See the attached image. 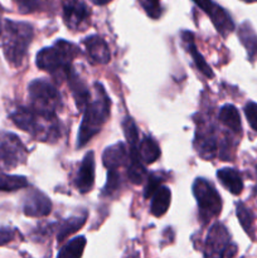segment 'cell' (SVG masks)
<instances>
[{"instance_id": "cell-1", "label": "cell", "mask_w": 257, "mask_h": 258, "mask_svg": "<svg viewBox=\"0 0 257 258\" xmlns=\"http://www.w3.org/2000/svg\"><path fill=\"white\" fill-rule=\"evenodd\" d=\"M10 118L18 127L44 143H54L60 136L59 123L54 113H43L32 107H19Z\"/></svg>"}, {"instance_id": "cell-2", "label": "cell", "mask_w": 257, "mask_h": 258, "mask_svg": "<svg viewBox=\"0 0 257 258\" xmlns=\"http://www.w3.org/2000/svg\"><path fill=\"white\" fill-rule=\"evenodd\" d=\"M110 106L111 101L105 88L100 83H95V96L91 97L85 106V115L78 133V148H82L100 133L110 116Z\"/></svg>"}, {"instance_id": "cell-3", "label": "cell", "mask_w": 257, "mask_h": 258, "mask_svg": "<svg viewBox=\"0 0 257 258\" xmlns=\"http://www.w3.org/2000/svg\"><path fill=\"white\" fill-rule=\"evenodd\" d=\"M80 54V49L75 44L66 40H58L53 47L43 48L37 54L38 68L50 73L54 78L67 77L72 70V60Z\"/></svg>"}, {"instance_id": "cell-4", "label": "cell", "mask_w": 257, "mask_h": 258, "mask_svg": "<svg viewBox=\"0 0 257 258\" xmlns=\"http://www.w3.org/2000/svg\"><path fill=\"white\" fill-rule=\"evenodd\" d=\"M33 39V27L28 23L5 20L3 48L8 62L20 67Z\"/></svg>"}, {"instance_id": "cell-5", "label": "cell", "mask_w": 257, "mask_h": 258, "mask_svg": "<svg viewBox=\"0 0 257 258\" xmlns=\"http://www.w3.org/2000/svg\"><path fill=\"white\" fill-rule=\"evenodd\" d=\"M30 107L43 113H54L62 106L59 92L45 80H34L28 86Z\"/></svg>"}, {"instance_id": "cell-6", "label": "cell", "mask_w": 257, "mask_h": 258, "mask_svg": "<svg viewBox=\"0 0 257 258\" xmlns=\"http://www.w3.org/2000/svg\"><path fill=\"white\" fill-rule=\"evenodd\" d=\"M193 194L198 203L199 217L203 223L221 214L222 198L213 184L203 178L196 179L193 184Z\"/></svg>"}, {"instance_id": "cell-7", "label": "cell", "mask_w": 257, "mask_h": 258, "mask_svg": "<svg viewBox=\"0 0 257 258\" xmlns=\"http://www.w3.org/2000/svg\"><path fill=\"white\" fill-rule=\"evenodd\" d=\"M204 256L233 257L237 253V246L231 242V236L222 223H214L209 228L206 238Z\"/></svg>"}, {"instance_id": "cell-8", "label": "cell", "mask_w": 257, "mask_h": 258, "mask_svg": "<svg viewBox=\"0 0 257 258\" xmlns=\"http://www.w3.org/2000/svg\"><path fill=\"white\" fill-rule=\"evenodd\" d=\"M27 149L17 135L10 133L0 134V169L10 170L24 163Z\"/></svg>"}, {"instance_id": "cell-9", "label": "cell", "mask_w": 257, "mask_h": 258, "mask_svg": "<svg viewBox=\"0 0 257 258\" xmlns=\"http://www.w3.org/2000/svg\"><path fill=\"white\" fill-rule=\"evenodd\" d=\"M194 148H196L197 153L207 160H211L217 155L218 141H217L216 128L213 125L203 120L197 123Z\"/></svg>"}, {"instance_id": "cell-10", "label": "cell", "mask_w": 257, "mask_h": 258, "mask_svg": "<svg viewBox=\"0 0 257 258\" xmlns=\"http://www.w3.org/2000/svg\"><path fill=\"white\" fill-rule=\"evenodd\" d=\"M207 15H209L212 23L216 27L217 32L222 34V37H227L234 29V23L231 15L222 7L213 2V0H193Z\"/></svg>"}, {"instance_id": "cell-11", "label": "cell", "mask_w": 257, "mask_h": 258, "mask_svg": "<svg viewBox=\"0 0 257 258\" xmlns=\"http://www.w3.org/2000/svg\"><path fill=\"white\" fill-rule=\"evenodd\" d=\"M63 20L70 29L77 30L90 17V9L82 0H62Z\"/></svg>"}, {"instance_id": "cell-12", "label": "cell", "mask_w": 257, "mask_h": 258, "mask_svg": "<svg viewBox=\"0 0 257 258\" xmlns=\"http://www.w3.org/2000/svg\"><path fill=\"white\" fill-rule=\"evenodd\" d=\"M50 211H52V202L42 191L34 189L25 196L23 203V212L25 216L40 218V217H47Z\"/></svg>"}, {"instance_id": "cell-13", "label": "cell", "mask_w": 257, "mask_h": 258, "mask_svg": "<svg viewBox=\"0 0 257 258\" xmlns=\"http://www.w3.org/2000/svg\"><path fill=\"white\" fill-rule=\"evenodd\" d=\"M95 183V154L92 151L87 153L78 169L76 186L81 193H88Z\"/></svg>"}, {"instance_id": "cell-14", "label": "cell", "mask_w": 257, "mask_h": 258, "mask_svg": "<svg viewBox=\"0 0 257 258\" xmlns=\"http://www.w3.org/2000/svg\"><path fill=\"white\" fill-rule=\"evenodd\" d=\"M86 50L93 63L97 64H106L110 62V49L108 45L100 35H90L83 40Z\"/></svg>"}, {"instance_id": "cell-15", "label": "cell", "mask_w": 257, "mask_h": 258, "mask_svg": "<svg viewBox=\"0 0 257 258\" xmlns=\"http://www.w3.org/2000/svg\"><path fill=\"white\" fill-rule=\"evenodd\" d=\"M128 160L127 150L123 143L115 144L106 149L102 154V163L107 170H118L122 165H125Z\"/></svg>"}, {"instance_id": "cell-16", "label": "cell", "mask_w": 257, "mask_h": 258, "mask_svg": "<svg viewBox=\"0 0 257 258\" xmlns=\"http://www.w3.org/2000/svg\"><path fill=\"white\" fill-rule=\"evenodd\" d=\"M127 178L133 184H141L146 179V170L138 153V146H133L128 151Z\"/></svg>"}, {"instance_id": "cell-17", "label": "cell", "mask_w": 257, "mask_h": 258, "mask_svg": "<svg viewBox=\"0 0 257 258\" xmlns=\"http://www.w3.org/2000/svg\"><path fill=\"white\" fill-rule=\"evenodd\" d=\"M181 39H183V43H184V47H185V49L188 50L189 53H190V55H191V58H193L194 63H196L197 68H198V70L201 71V72L203 73L204 76H206V77L213 78L214 77L213 71H212L211 67L207 64V62L204 60V58L202 57L201 53L197 50L196 43H194L193 33L183 32V33H181Z\"/></svg>"}, {"instance_id": "cell-18", "label": "cell", "mask_w": 257, "mask_h": 258, "mask_svg": "<svg viewBox=\"0 0 257 258\" xmlns=\"http://www.w3.org/2000/svg\"><path fill=\"white\" fill-rule=\"evenodd\" d=\"M217 178L221 181L222 185L227 190L231 191L232 194H234V196H238L243 190V180H242V176L239 174V171H237L236 169H221V170L217 171Z\"/></svg>"}, {"instance_id": "cell-19", "label": "cell", "mask_w": 257, "mask_h": 258, "mask_svg": "<svg viewBox=\"0 0 257 258\" xmlns=\"http://www.w3.org/2000/svg\"><path fill=\"white\" fill-rule=\"evenodd\" d=\"M68 82H70V87L71 91L73 93V97H75V102L77 105V107L80 110L85 108V106L87 105L88 100H90V91L87 90L86 85L83 83V81L76 75V72L73 70H71V72L68 73L67 76Z\"/></svg>"}, {"instance_id": "cell-20", "label": "cell", "mask_w": 257, "mask_h": 258, "mask_svg": "<svg viewBox=\"0 0 257 258\" xmlns=\"http://www.w3.org/2000/svg\"><path fill=\"white\" fill-rule=\"evenodd\" d=\"M171 201V193L170 189L166 186L160 185L155 190V193L151 196V206L150 212L153 216L161 217L166 213L169 206H170Z\"/></svg>"}, {"instance_id": "cell-21", "label": "cell", "mask_w": 257, "mask_h": 258, "mask_svg": "<svg viewBox=\"0 0 257 258\" xmlns=\"http://www.w3.org/2000/svg\"><path fill=\"white\" fill-rule=\"evenodd\" d=\"M238 38L246 48L248 59L253 62L257 58V34L248 22H244L238 29Z\"/></svg>"}, {"instance_id": "cell-22", "label": "cell", "mask_w": 257, "mask_h": 258, "mask_svg": "<svg viewBox=\"0 0 257 258\" xmlns=\"http://www.w3.org/2000/svg\"><path fill=\"white\" fill-rule=\"evenodd\" d=\"M221 123H223L227 128L232 131L236 135H241L242 133V123L241 117H239L238 110L233 105H224L219 110L218 116Z\"/></svg>"}, {"instance_id": "cell-23", "label": "cell", "mask_w": 257, "mask_h": 258, "mask_svg": "<svg viewBox=\"0 0 257 258\" xmlns=\"http://www.w3.org/2000/svg\"><path fill=\"white\" fill-rule=\"evenodd\" d=\"M138 153L144 164H153L160 158L161 151L156 141L146 136L140 141V145H138Z\"/></svg>"}, {"instance_id": "cell-24", "label": "cell", "mask_w": 257, "mask_h": 258, "mask_svg": "<svg viewBox=\"0 0 257 258\" xmlns=\"http://www.w3.org/2000/svg\"><path fill=\"white\" fill-rule=\"evenodd\" d=\"M86 218H87L86 214H81V216L71 217L67 221L63 222L62 226L59 227V232H58V242H62L68 236L73 234L75 232L80 231L83 227V224L86 223Z\"/></svg>"}, {"instance_id": "cell-25", "label": "cell", "mask_w": 257, "mask_h": 258, "mask_svg": "<svg viewBox=\"0 0 257 258\" xmlns=\"http://www.w3.org/2000/svg\"><path fill=\"white\" fill-rule=\"evenodd\" d=\"M237 218L241 223L243 231L251 237V239L254 241V232H253V213L244 206L243 203L237 204Z\"/></svg>"}, {"instance_id": "cell-26", "label": "cell", "mask_w": 257, "mask_h": 258, "mask_svg": "<svg viewBox=\"0 0 257 258\" xmlns=\"http://www.w3.org/2000/svg\"><path fill=\"white\" fill-rule=\"evenodd\" d=\"M28 180L24 176L0 174V191H15L27 188Z\"/></svg>"}, {"instance_id": "cell-27", "label": "cell", "mask_w": 257, "mask_h": 258, "mask_svg": "<svg viewBox=\"0 0 257 258\" xmlns=\"http://www.w3.org/2000/svg\"><path fill=\"white\" fill-rule=\"evenodd\" d=\"M86 238L85 237H76L72 241L68 242L65 247L59 251L58 256L59 257H73L78 258L83 254V251H85L86 247Z\"/></svg>"}, {"instance_id": "cell-28", "label": "cell", "mask_w": 257, "mask_h": 258, "mask_svg": "<svg viewBox=\"0 0 257 258\" xmlns=\"http://www.w3.org/2000/svg\"><path fill=\"white\" fill-rule=\"evenodd\" d=\"M122 128L123 134H125V138L127 140L128 146L133 148V146L139 145V130L136 127V123L134 122V120L131 117H125L122 122Z\"/></svg>"}, {"instance_id": "cell-29", "label": "cell", "mask_w": 257, "mask_h": 258, "mask_svg": "<svg viewBox=\"0 0 257 258\" xmlns=\"http://www.w3.org/2000/svg\"><path fill=\"white\" fill-rule=\"evenodd\" d=\"M121 188V178L118 170H108L107 173V183H106L105 189H103V194L106 196H112V194L117 193L118 189Z\"/></svg>"}, {"instance_id": "cell-30", "label": "cell", "mask_w": 257, "mask_h": 258, "mask_svg": "<svg viewBox=\"0 0 257 258\" xmlns=\"http://www.w3.org/2000/svg\"><path fill=\"white\" fill-rule=\"evenodd\" d=\"M139 3L146 12V14L153 19H158L161 15L160 0H139Z\"/></svg>"}, {"instance_id": "cell-31", "label": "cell", "mask_w": 257, "mask_h": 258, "mask_svg": "<svg viewBox=\"0 0 257 258\" xmlns=\"http://www.w3.org/2000/svg\"><path fill=\"white\" fill-rule=\"evenodd\" d=\"M15 3V5L18 7L22 14H30V13H34L35 10H38L39 7V3L38 0H13Z\"/></svg>"}, {"instance_id": "cell-32", "label": "cell", "mask_w": 257, "mask_h": 258, "mask_svg": "<svg viewBox=\"0 0 257 258\" xmlns=\"http://www.w3.org/2000/svg\"><path fill=\"white\" fill-rule=\"evenodd\" d=\"M244 115H246L247 121H248V123L251 125V127L257 133V103H247V105L244 106Z\"/></svg>"}, {"instance_id": "cell-33", "label": "cell", "mask_w": 257, "mask_h": 258, "mask_svg": "<svg viewBox=\"0 0 257 258\" xmlns=\"http://www.w3.org/2000/svg\"><path fill=\"white\" fill-rule=\"evenodd\" d=\"M160 183H161L160 176H156V175H150V176H149L148 184H146L145 190H144V197H145L146 199L151 198V196H153V194L155 193L156 189H158L159 186H160Z\"/></svg>"}, {"instance_id": "cell-34", "label": "cell", "mask_w": 257, "mask_h": 258, "mask_svg": "<svg viewBox=\"0 0 257 258\" xmlns=\"http://www.w3.org/2000/svg\"><path fill=\"white\" fill-rule=\"evenodd\" d=\"M14 238V232L8 228H0V246L7 244Z\"/></svg>"}, {"instance_id": "cell-35", "label": "cell", "mask_w": 257, "mask_h": 258, "mask_svg": "<svg viewBox=\"0 0 257 258\" xmlns=\"http://www.w3.org/2000/svg\"><path fill=\"white\" fill-rule=\"evenodd\" d=\"M95 5H106L111 2V0H91Z\"/></svg>"}, {"instance_id": "cell-36", "label": "cell", "mask_w": 257, "mask_h": 258, "mask_svg": "<svg viewBox=\"0 0 257 258\" xmlns=\"http://www.w3.org/2000/svg\"><path fill=\"white\" fill-rule=\"evenodd\" d=\"M242 2H244V3H254V2H257V0H242Z\"/></svg>"}, {"instance_id": "cell-37", "label": "cell", "mask_w": 257, "mask_h": 258, "mask_svg": "<svg viewBox=\"0 0 257 258\" xmlns=\"http://www.w3.org/2000/svg\"><path fill=\"white\" fill-rule=\"evenodd\" d=\"M254 191H256V194H257V185H256V188H254Z\"/></svg>"}, {"instance_id": "cell-38", "label": "cell", "mask_w": 257, "mask_h": 258, "mask_svg": "<svg viewBox=\"0 0 257 258\" xmlns=\"http://www.w3.org/2000/svg\"><path fill=\"white\" fill-rule=\"evenodd\" d=\"M0 33H2V27H0Z\"/></svg>"}]
</instances>
